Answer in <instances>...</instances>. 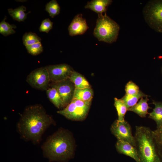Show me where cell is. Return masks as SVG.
<instances>
[{
    "label": "cell",
    "mask_w": 162,
    "mask_h": 162,
    "mask_svg": "<svg viewBox=\"0 0 162 162\" xmlns=\"http://www.w3.org/2000/svg\"><path fill=\"white\" fill-rule=\"evenodd\" d=\"M51 116L40 104L29 106L21 115L17 128L21 137L34 144L39 143L47 129L54 124Z\"/></svg>",
    "instance_id": "obj_1"
},
{
    "label": "cell",
    "mask_w": 162,
    "mask_h": 162,
    "mask_svg": "<svg viewBox=\"0 0 162 162\" xmlns=\"http://www.w3.org/2000/svg\"><path fill=\"white\" fill-rule=\"evenodd\" d=\"M44 155L50 161H64L70 158L73 151L70 137L60 129L49 136L41 147Z\"/></svg>",
    "instance_id": "obj_2"
},
{
    "label": "cell",
    "mask_w": 162,
    "mask_h": 162,
    "mask_svg": "<svg viewBox=\"0 0 162 162\" xmlns=\"http://www.w3.org/2000/svg\"><path fill=\"white\" fill-rule=\"evenodd\" d=\"M134 136L139 162H162L149 128L136 126Z\"/></svg>",
    "instance_id": "obj_3"
},
{
    "label": "cell",
    "mask_w": 162,
    "mask_h": 162,
    "mask_svg": "<svg viewBox=\"0 0 162 162\" xmlns=\"http://www.w3.org/2000/svg\"><path fill=\"white\" fill-rule=\"evenodd\" d=\"M119 29L118 24L106 14L98 15L93 34L99 41L111 43L117 39Z\"/></svg>",
    "instance_id": "obj_4"
},
{
    "label": "cell",
    "mask_w": 162,
    "mask_h": 162,
    "mask_svg": "<svg viewBox=\"0 0 162 162\" xmlns=\"http://www.w3.org/2000/svg\"><path fill=\"white\" fill-rule=\"evenodd\" d=\"M91 102H86L77 99H73L65 107L57 112L68 119L81 120L87 116Z\"/></svg>",
    "instance_id": "obj_5"
},
{
    "label": "cell",
    "mask_w": 162,
    "mask_h": 162,
    "mask_svg": "<svg viewBox=\"0 0 162 162\" xmlns=\"http://www.w3.org/2000/svg\"><path fill=\"white\" fill-rule=\"evenodd\" d=\"M26 80L32 87L42 91H46L49 88L50 81L46 66L32 71L27 76Z\"/></svg>",
    "instance_id": "obj_6"
},
{
    "label": "cell",
    "mask_w": 162,
    "mask_h": 162,
    "mask_svg": "<svg viewBox=\"0 0 162 162\" xmlns=\"http://www.w3.org/2000/svg\"><path fill=\"white\" fill-rule=\"evenodd\" d=\"M110 130L117 140L128 142L135 147V138L132 134L131 127L127 121L115 120L111 126Z\"/></svg>",
    "instance_id": "obj_7"
},
{
    "label": "cell",
    "mask_w": 162,
    "mask_h": 162,
    "mask_svg": "<svg viewBox=\"0 0 162 162\" xmlns=\"http://www.w3.org/2000/svg\"><path fill=\"white\" fill-rule=\"evenodd\" d=\"M50 81L56 83L69 79L73 70L65 64L49 65L46 66Z\"/></svg>",
    "instance_id": "obj_8"
},
{
    "label": "cell",
    "mask_w": 162,
    "mask_h": 162,
    "mask_svg": "<svg viewBox=\"0 0 162 162\" xmlns=\"http://www.w3.org/2000/svg\"><path fill=\"white\" fill-rule=\"evenodd\" d=\"M50 86V87L56 89L65 106L70 102L73 99L75 87L69 79L58 82H52Z\"/></svg>",
    "instance_id": "obj_9"
},
{
    "label": "cell",
    "mask_w": 162,
    "mask_h": 162,
    "mask_svg": "<svg viewBox=\"0 0 162 162\" xmlns=\"http://www.w3.org/2000/svg\"><path fill=\"white\" fill-rule=\"evenodd\" d=\"M147 11V17L151 24L162 32V1L152 3Z\"/></svg>",
    "instance_id": "obj_10"
},
{
    "label": "cell",
    "mask_w": 162,
    "mask_h": 162,
    "mask_svg": "<svg viewBox=\"0 0 162 162\" xmlns=\"http://www.w3.org/2000/svg\"><path fill=\"white\" fill-rule=\"evenodd\" d=\"M88 28L86 20L82 14L76 15L68 27L69 34L71 36L84 34Z\"/></svg>",
    "instance_id": "obj_11"
},
{
    "label": "cell",
    "mask_w": 162,
    "mask_h": 162,
    "mask_svg": "<svg viewBox=\"0 0 162 162\" xmlns=\"http://www.w3.org/2000/svg\"><path fill=\"white\" fill-rule=\"evenodd\" d=\"M117 151L120 154L129 156L136 162H139V159L136 148L128 142L117 140L116 145Z\"/></svg>",
    "instance_id": "obj_12"
},
{
    "label": "cell",
    "mask_w": 162,
    "mask_h": 162,
    "mask_svg": "<svg viewBox=\"0 0 162 162\" xmlns=\"http://www.w3.org/2000/svg\"><path fill=\"white\" fill-rule=\"evenodd\" d=\"M112 2L110 0H92L88 2L85 8L92 10L98 15L102 14Z\"/></svg>",
    "instance_id": "obj_13"
},
{
    "label": "cell",
    "mask_w": 162,
    "mask_h": 162,
    "mask_svg": "<svg viewBox=\"0 0 162 162\" xmlns=\"http://www.w3.org/2000/svg\"><path fill=\"white\" fill-rule=\"evenodd\" d=\"M148 100L147 97H146L145 99L143 98H141L138 103L129 108L128 111L133 112L141 117H146V115L149 114L148 110L152 108L149 106L148 104Z\"/></svg>",
    "instance_id": "obj_14"
},
{
    "label": "cell",
    "mask_w": 162,
    "mask_h": 162,
    "mask_svg": "<svg viewBox=\"0 0 162 162\" xmlns=\"http://www.w3.org/2000/svg\"><path fill=\"white\" fill-rule=\"evenodd\" d=\"M155 107L153 111L149 113L148 118L154 120L157 124V128L162 126V103L153 100L152 103Z\"/></svg>",
    "instance_id": "obj_15"
},
{
    "label": "cell",
    "mask_w": 162,
    "mask_h": 162,
    "mask_svg": "<svg viewBox=\"0 0 162 162\" xmlns=\"http://www.w3.org/2000/svg\"><path fill=\"white\" fill-rule=\"evenodd\" d=\"M93 95V91L91 87L83 89L75 88L73 99H77L86 102H91Z\"/></svg>",
    "instance_id": "obj_16"
},
{
    "label": "cell",
    "mask_w": 162,
    "mask_h": 162,
    "mask_svg": "<svg viewBox=\"0 0 162 162\" xmlns=\"http://www.w3.org/2000/svg\"><path fill=\"white\" fill-rule=\"evenodd\" d=\"M46 91L49 100L56 107L60 109L65 106L60 95L56 89L50 87Z\"/></svg>",
    "instance_id": "obj_17"
},
{
    "label": "cell",
    "mask_w": 162,
    "mask_h": 162,
    "mask_svg": "<svg viewBox=\"0 0 162 162\" xmlns=\"http://www.w3.org/2000/svg\"><path fill=\"white\" fill-rule=\"evenodd\" d=\"M69 79L74 84L75 88L83 89L91 87L88 82L80 73L74 70Z\"/></svg>",
    "instance_id": "obj_18"
},
{
    "label": "cell",
    "mask_w": 162,
    "mask_h": 162,
    "mask_svg": "<svg viewBox=\"0 0 162 162\" xmlns=\"http://www.w3.org/2000/svg\"><path fill=\"white\" fill-rule=\"evenodd\" d=\"M26 7L22 5L15 9L9 8L8 9V12L13 19L19 22L24 21L27 18V15L28 13H26Z\"/></svg>",
    "instance_id": "obj_19"
},
{
    "label": "cell",
    "mask_w": 162,
    "mask_h": 162,
    "mask_svg": "<svg viewBox=\"0 0 162 162\" xmlns=\"http://www.w3.org/2000/svg\"><path fill=\"white\" fill-rule=\"evenodd\" d=\"M114 105L117 112V120L120 121L125 120V115L128 109L124 102L121 99H118L115 98H114Z\"/></svg>",
    "instance_id": "obj_20"
},
{
    "label": "cell",
    "mask_w": 162,
    "mask_h": 162,
    "mask_svg": "<svg viewBox=\"0 0 162 162\" xmlns=\"http://www.w3.org/2000/svg\"><path fill=\"white\" fill-rule=\"evenodd\" d=\"M148 96L140 90V92L135 95H129L125 94L121 99L126 104L128 109L129 108L135 105L140 98L143 97Z\"/></svg>",
    "instance_id": "obj_21"
},
{
    "label": "cell",
    "mask_w": 162,
    "mask_h": 162,
    "mask_svg": "<svg viewBox=\"0 0 162 162\" xmlns=\"http://www.w3.org/2000/svg\"><path fill=\"white\" fill-rule=\"evenodd\" d=\"M45 10L52 18L58 15L60 11V7L57 1L52 0L47 3L45 6Z\"/></svg>",
    "instance_id": "obj_22"
},
{
    "label": "cell",
    "mask_w": 162,
    "mask_h": 162,
    "mask_svg": "<svg viewBox=\"0 0 162 162\" xmlns=\"http://www.w3.org/2000/svg\"><path fill=\"white\" fill-rule=\"evenodd\" d=\"M6 19L5 17L0 23V33L5 36L15 33L16 32L13 28H16L15 25H10L6 22Z\"/></svg>",
    "instance_id": "obj_23"
},
{
    "label": "cell",
    "mask_w": 162,
    "mask_h": 162,
    "mask_svg": "<svg viewBox=\"0 0 162 162\" xmlns=\"http://www.w3.org/2000/svg\"><path fill=\"white\" fill-rule=\"evenodd\" d=\"M23 44L25 46L41 42V39L36 33L32 32H27L22 38Z\"/></svg>",
    "instance_id": "obj_24"
},
{
    "label": "cell",
    "mask_w": 162,
    "mask_h": 162,
    "mask_svg": "<svg viewBox=\"0 0 162 162\" xmlns=\"http://www.w3.org/2000/svg\"><path fill=\"white\" fill-rule=\"evenodd\" d=\"M152 134L158 152L162 159V127L152 130Z\"/></svg>",
    "instance_id": "obj_25"
},
{
    "label": "cell",
    "mask_w": 162,
    "mask_h": 162,
    "mask_svg": "<svg viewBox=\"0 0 162 162\" xmlns=\"http://www.w3.org/2000/svg\"><path fill=\"white\" fill-rule=\"evenodd\" d=\"M27 52L30 54L36 56L40 54L43 51L41 42L26 46Z\"/></svg>",
    "instance_id": "obj_26"
},
{
    "label": "cell",
    "mask_w": 162,
    "mask_h": 162,
    "mask_svg": "<svg viewBox=\"0 0 162 162\" xmlns=\"http://www.w3.org/2000/svg\"><path fill=\"white\" fill-rule=\"evenodd\" d=\"M126 94L129 95H135L140 92L139 87L132 81H129L126 84L125 88Z\"/></svg>",
    "instance_id": "obj_27"
},
{
    "label": "cell",
    "mask_w": 162,
    "mask_h": 162,
    "mask_svg": "<svg viewBox=\"0 0 162 162\" xmlns=\"http://www.w3.org/2000/svg\"><path fill=\"white\" fill-rule=\"evenodd\" d=\"M53 24V22L49 19H46L42 21L39 27V31L48 33L52 28Z\"/></svg>",
    "instance_id": "obj_28"
},
{
    "label": "cell",
    "mask_w": 162,
    "mask_h": 162,
    "mask_svg": "<svg viewBox=\"0 0 162 162\" xmlns=\"http://www.w3.org/2000/svg\"><path fill=\"white\" fill-rule=\"evenodd\" d=\"M161 127H162V126L161 127H160V128H161Z\"/></svg>",
    "instance_id": "obj_29"
}]
</instances>
